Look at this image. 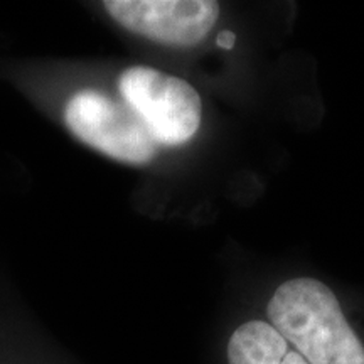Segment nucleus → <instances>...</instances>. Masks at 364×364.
<instances>
[{
  "instance_id": "f257e3e1",
  "label": "nucleus",
  "mask_w": 364,
  "mask_h": 364,
  "mask_svg": "<svg viewBox=\"0 0 364 364\" xmlns=\"http://www.w3.org/2000/svg\"><path fill=\"white\" fill-rule=\"evenodd\" d=\"M267 321L309 364H364V343L322 282L297 277L277 287Z\"/></svg>"
},
{
  "instance_id": "f03ea898",
  "label": "nucleus",
  "mask_w": 364,
  "mask_h": 364,
  "mask_svg": "<svg viewBox=\"0 0 364 364\" xmlns=\"http://www.w3.org/2000/svg\"><path fill=\"white\" fill-rule=\"evenodd\" d=\"M53 112L73 139L127 166H147L159 145L124 100L97 86L71 90L61 102H36Z\"/></svg>"
},
{
  "instance_id": "7ed1b4c3",
  "label": "nucleus",
  "mask_w": 364,
  "mask_h": 364,
  "mask_svg": "<svg viewBox=\"0 0 364 364\" xmlns=\"http://www.w3.org/2000/svg\"><path fill=\"white\" fill-rule=\"evenodd\" d=\"M117 93L157 145L186 144L201 127L203 102L193 85L156 68L135 65L117 78Z\"/></svg>"
},
{
  "instance_id": "20e7f679",
  "label": "nucleus",
  "mask_w": 364,
  "mask_h": 364,
  "mask_svg": "<svg viewBox=\"0 0 364 364\" xmlns=\"http://www.w3.org/2000/svg\"><path fill=\"white\" fill-rule=\"evenodd\" d=\"M102 7L127 33L167 46L201 43L220 17L213 0H105Z\"/></svg>"
},
{
  "instance_id": "39448f33",
  "label": "nucleus",
  "mask_w": 364,
  "mask_h": 364,
  "mask_svg": "<svg viewBox=\"0 0 364 364\" xmlns=\"http://www.w3.org/2000/svg\"><path fill=\"white\" fill-rule=\"evenodd\" d=\"M0 364H68L21 295L0 279Z\"/></svg>"
},
{
  "instance_id": "423d86ee",
  "label": "nucleus",
  "mask_w": 364,
  "mask_h": 364,
  "mask_svg": "<svg viewBox=\"0 0 364 364\" xmlns=\"http://www.w3.org/2000/svg\"><path fill=\"white\" fill-rule=\"evenodd\" d=\"M228 364H309L267 318H248L231 332Z\"/></svg>"
},
{
  "instance_id": "0eeeda50",
  "label": "nucleus",
  "mask_w": 364,
  "mask_h": 364,
  "mask_svg": "<svg viewBox=\"0 0 364 364\" xmlns=\"http://www.w3.org/2000/svg\"><path fill=\"white\" fill-rule=\"evenodd\" d=\"M216 43L220 44L223 49H231L236 43V36L231 33V31H221V33L218 34Z\"/></svg>"
}]
</instances>
